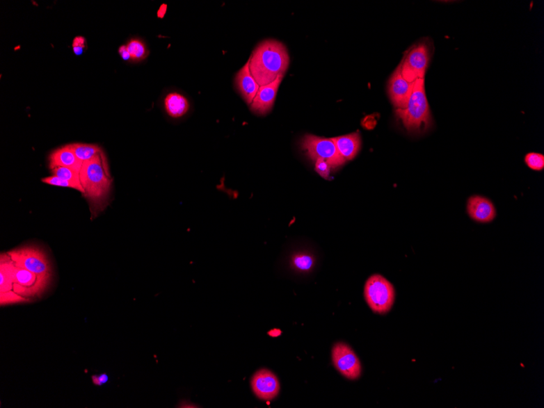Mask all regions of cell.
I'll list each match as a JSON object with an SVG mask.
<instances>
[{
    "label": "cell",
    "mask_w": 544,
    "mask_h": 408,
    "mask_svg": "<svg viewBox=\"0 0 544 408\" xmlns=\"http://www.w3.org/2000/svg\"><path fill=\"white\" fill-rule=\"evenodd\" d=\"M365 297L372 311L384 315L388 313L394 305V288L392 284L381 275H374L365 284Z\"/></svg>",
    "instance_id": "obj_6"
},
{
    "label": "cell",
    "mask_w": 544,
    "mask_h": 408,
    "mask_svg": "<svg viewBox=\"0 0 544 408\" xmlns=\"http://www.w3.org/2000/svg\"><path fill=\"white\" fill-rule=\"evenodd\" d=\"M235 85L243 99L250 106L260 86L253 77L249 60L238 71L235 77Z\"/></svg>",
    "instance_id": "obj_14"
},
{
    "label": "cell",
    "mask_w": 544,
    "mask_h": 408,
    "mask_svg": "<svg viewBox=\"0 0 544 408\" xmlns=\"http://www.w3.org/2000/svg\"><path fill=\"white\" fill-rule=\"evenodd\" d=\"M249 61L253 77L261 87L285 75L289 69L290 58L283 42L266 40L255 47Z\"/></svg>",
    "instance_id": "obj_2"
},
{
    "label": "cell",
    "mask_w": 544,
    "mask_h": 408,
    "mask_svg": "<svg viewBox=\"0 0 544 408\" xmlns=\"http://www.w3.org/2000/svg\"><path fill=\"white\" fill-rule=\"evenodd\" d=\"M9 267H10L13 282V291L18 295L22 297L36 295L45 288L42 286L35 274L17 267L10 258H9Z\"/></svg>",
    "instance_id": "obj_9"
},
{
    "label": "cell",
    "mask_w": 544,
    "mask_h": 408,
    "mask_svg": "<svg viewBox=\"0 0 544 408\" xmlns=\"http://www.w3.org/2000/svg\"><path fill=\"white\" fill-rule=\"evenodd\" d=\"M252 390L262 400L270 401L278 395L280 382L278 377L269 370L257 372L251 381Z\"/></svg>",
    "instance_id": "obj_11"
},
{
    "label": "cell",
    "mask_w": 544,
    "mask_h": 408,
    "mask_svg": "<svg viewBox=\"0 0 544 408\" xmlns=\"http://www.w3.org/2000/svg\"><path fill=\"white\" fill-rule=\"evenodd\" d=\"M332 358L334 366L342 376L352 381L360 377L361 363L349 345L342 343H337L333 346Z\"/></svg>",
    "instance_id": "obj_8"
},
{
    "label": "cell",
    "mask_w": 544,
    "mask_h": 408,
    "mask_svg": "<svg viewBox=\"0 0 544 408\" xmlns=\"http://www.w3.org/2000/svg\"><path fill=\"white\" fill-rule=\"evenodd\" d=\"M395 115L409 133L423 134L429 130L433 118L424 88V79L415 82L407 106L403 110H396Z\"/></svg>",
    "instance_id": "obj_3"
},
{
    "label": "cell",
    "mask_w": 544,
    "mask_h": 408,
    "mask_svg": "<svg viewBox=\"0 0 544 408\" xmlns=\"http://www.w3.org/2000/svg\"><path fill=\"white\" fill-rule=\"evenodd\" d=\"M433 51V42L424 39L410 47L400 63L401 74L409 83L424 79Z\"/></svg>",
    "instance_id": "obj_4"
},
{
    "label": "cell",
    "mask_w": 544,
    "mask_h": 408,
    "mask_svg": "<svg viewBox=\"0 0 544 408\" xmlns=\"http://www.w3.org/2000/svg\"><path fill=\"white\" fill-rule=\"evenodd\" d=\"M118 52L119 55L121 56V58L124 60H131V55L129 54L127 45H122L119 47Z\"/></svg>",
    "instance_id": "obj_27"
},
{
    "label": "cell",
    "mask_w": 544,
    "mask_h": 408,
    "mask_svg": "<svg viewBox=\"0 0 544 408\" xmlns=\"http://www.w3.org/2000/svg\"><path fill=\"white\" fill-rule=\"evenodd\" d=\"M69 146L77 158L82 163L93 159L95 156L103 152V149L97 145L75 143L69 145Z\"/></svg>",
    "instance_id": "obj_18"
},
{
    "label": "cell",
    "mask_w": 544,
    "mask_h": 408,
    "mask_svg": "<svg viewBox=\"0 0 544 408\" xmlns=\"http://www.w3.org/2000/svg\"><path fill=\"white\" fill-rule=\"evenodd\" d=\"M332 140L336 145L339 155L345 163L354 159L360 151L362 140L359 131L335 137Z\"/></svg>",
    "instance_id": "obj_15"
},
{
    "label": "cell",
    "mask_w": 544,
    "mask_h": 408,
    "mask_svg": "<svg viewBox=\"0 0 544 408\" xmlns=\"http://www.w3.org/2000/svg\"><path fill=\"white\" fill-rule=\"evenodd\" d=\"M86 49V40L83 36L74 38L73 41V50L76 56H81L83 54Z\"/></svg>",
    "instance_id": "obj_25"
},
{
    "label": "cell",
    "mask_w": 544,
    "mask_h": 408,
    "mask_svg": "<svg viewBox=\"0 0 544 408\" xmlns=\"http://www.w3.org/2000/svg\"><path fill=\"white\" fill-rule=\"evenodd\" d=\"M467 211L472 220L486 224L495 220L496 210L489 199L481 196H472L467 203Z\"/></svg>",
    "instance_id": "obj_13"
},
{
    "label": "cell",
    "mask_w": 544,
    "mask_h": 408,
    "mask_svg": "<svg viewBox=\"0 0 544 408\" xmlns=\"http://www.w3.org/2000/svg\"><path fill=\"white\" fill-rule=\"evenodd\" d=\"M93 381L95 385L103 386L109 382V376L106 373H102L99 376H93Z\"/></svg>",
    "instance_id": "obj_26"
},
{
    "label": "cell",
    "mask_w": 544,
    "mask_h": 408,
    "mask_svg": "<svg viewBox=\"0 0 544 408\" xmlns=\"http://www.w3.org/2000/svg\"><path fill=\"white\" fill-rule=\"evenodd\" d=\"M414 83L405 80L401 74V66L395 69L389 79L387 92L395 110H403L407 106L414 88Z\"/></svg>",
    "instance_id": "obj_10"
},
{
    "label": "cell",
    "mask_w": 544,
    "mask_h": 408,
    "mask_svg": "<svg viewBox=\"0 0 544 408\" xmlns=\"http://www.w3.org/2000/svg\"><path fill=\"white\" fill-rule=\"evenodd\" d=\"M284 76L280 75L274 82L259 88L254 101L250 106L252 113H255L257 115L262 116L271 112L274 106L276 95H278Z\"/></svg>",
    "instance_id": "obj_12"
},
{
    "label": "cell",
    "mask_w": 544,
    "mask_h": 408,
    "mask_svg": "<svg viewBox=\"0 0 544 408\" xmlns=\"http://www.w3.org/2000/svg\"><path fill=\"white\" fill-rule=\"evenodd\" d=\"M292 267L300 272H307L314 265L312 256L305 254H296L291 259Z\"/></svg>",
    "instance_id": "obj_20"
},
{
    "label": "cell",
    "mask_w": 544,
    "mask_h": 408,
    "mask_svg": "<svg viewBox=\"0 0 544 408\" xmlns=\"http://www.w3.org/2000/svg\"><path fill=\"white\" fill-rule=\"evenodd\" d=\"M8 255L17 267L35 274L42 286L49 284L51 269L44 251L35 246H26L9 251Z\"/></svg>",
    "instance_id": "obj_5"
},
{
    "label": "cell",
    "mask_w": 544,
    "mask_h": 408,
    "mask_svg": "<svg viewBox=\"0 0 544 408\" xmlns=\"http://www.w3.org/2000/svg\"><path fill=\"white\" fill-rule=\"evenodd\" d=\"M49 161L51 170L56 168H67L80 172L83 163L77 158L69 145L52 152Z\"/></svg>",
    "instance_id": "obj_16"
},
{
    "label": "cell",
    "mask_w": 544,
    "mask_h": 408,
    "mask_svg": "<svg viewBox=\"0 0 544 408\" xmlns=\"http://www.w3.org/2000/svg\"><path fill=\"white\" fill-rule=\"evenodd\" d=\"M51 170L52 173H54V175H56V177L70 180V181H73L74 183H81L80 172H79V170L67 168H56Z\"/></svg>",
    "instance_id": "obj_22"
},
{
    "label": "cell",
    "mask_w": 544,
    "mask_h": 408,
    "mask_svg": "<svg viewBox=\"0 0 544 408\" xmlns=\"http://www.w3.org/2000/svg\"><path fill=\"white\" fill-rule=\"evenodd\" d=\"M127 47L129 54L131 55V60L141 61L145 60L147 56H149V51L147 50V47L140 40L132 39L128 42Z\"/></svg>",
    "instance_id": "obj_19"
},
{
    "label": "cell",
    "mask_w": 544,
    "mask_h": 408,
    "mask_svg": "<svg viewBox=\"0 0 544 408\" xmlns=\"http://www.w3.org/2000/svg\"><path fill=\"white\" fill-rule=\"evenodd\" d=\"M165 108L170 117L179 118L189 112V102L182 95L170 93L165 99Z\"/></svg>",
    "instance_id": "obj_17"
},
{
    "label": "cell",
    "mask_w": 544,
    "mask_h": 408,
    "mask_svg": "<svg viewBox=\"0 0 544 408\" xmlns=\"http://www.w3.org/2000/svg\"><path fill=\"white\" fill-rule=\"evenodd\" d=\"M166 8H161V7L160 10L159 12V15H160V14H161V16L159 17H164L166 11Z\"/></svg>",
    "instance_id": "obj_28"
},
{
    "label": "cell",
    "mask_w": 544,
    "mask_h": 408,
    "mask_svg": "<svg viewBox=\"0 0 544 408\" xmlns=\"http://www.w3.org/2000/svg\"><path fill=\"white\" fill-rule=\"evenodd\" d=\"M330 165L327 161L319 159L316 161V172L323 179H329L331 173Z\"/></svg>",
    "instance_id": "obj_24"
},
{
    "label": "cell",
    "mask_w": 544,
    "mask_h": 408,
    "mask_svg": "<svg viewBox=\"0 0 544 408\" xmlns=\"http://www.w3.org/2000/svg\"><path fill=\"white\" fill-rule=\"evenodd\" d=\"M525 163L529 168L541 172L544 168V156L541 154L529 153L525 156Z\"/></svg>",
    "instance_id": "obj_23"
},
{
    "label": "cell",
    "mask_w": 544,
    "mask_h": 408,
    "mask_svg": "<svg viewBox=\"0 0 544 408\" xmlns=\"http://www.w3.org/2000/svg\"><path fill=\"white\" fill-rule=\"evenodd\" d=\"M42 182L52 185V186L74 188L78 190L79 192L82 193L83 194L84 193L82 184L70 181V180L56 177V175H51V177L42 179Z\"/></svg>",
    "instance_id": "obj_21"
},
{
    "label": "cell",
    "mask_w": 544,
    "mask_h": 408,
    "mask_svg": "<svg viewBox=\"0 0 544 408\" xmlns=\"http://www.w3.org/2000/svg\"><path fill=\"white\" fill-rule=\"evenodd\" d=\"M301 147L310 159L314 161L319 159L326 160L332 169H336L346 163L339 155L332 139L307 135L301 140Z\"/></svg>",
    "instance_id": "obj_7"
},
{
    "label": "cell",
    "mask_w": 544,
    "mask_h": 408,
    "mask_svg": "<svg viewBox=\"0 0 544 408\" xmlns=\"http://www.w3.org/2000/svg\"><path fill=\"white\" fill-rule=\"evenodd\" d=\"M80 182L93 217H97L109 205L113 183L104 151L93 159L84 161L80 170Z\"/></svg>",
    "instance_id": "obj_1"
}]
</instances>
